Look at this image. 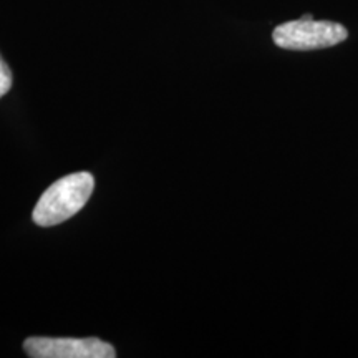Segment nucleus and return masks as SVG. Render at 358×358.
<instances>
[{
	"label": "nucleus",
	"instance_id": "1",
	"mask_svg": "<svg viewBox=\"0 0 358 358\" xmlns=\"http://www.w3.org/2000/svg\"><path fill=\"white\" fill-rule=\"evenodd\" d=\"M95 179L87 171L73 173L57 179L40 196L34 209V222L40 227H52L73 217L92 198Z\"/></svg>",
	"mask_w": 358,
	"mask_h": 358
},
{
	"label": "nucleus",
	"instance_id": "3",
	"mask_svg": "<svg viewBox=\"0 0 358 358\" xmlns=\"http://www.w3.org/2000/svg\"><path fill=\"white\" fill-rule=\"evenodd\" d=\"M24 348L32 358H115V347L96 337L52 338L30 337Z\"/></svg>",
	"mask_w": 358,
	"mask_h": 358
},
{
	"label": "nucleus",
	"instance_id": "4",
	"mask_svg": "<svg viewBox=\"0 0 358 358\" xmlns=\"http://www.w3.org/2000/svg\"><path fill=\"white\" fill-rule=\"evenodd\" d=\"M12 88V71L8 69L2 55H0V98L7 95L8 90Z\"/></svg>",
	"mask_w": 358,
	"mask_h": 358
},
{
	"label": "nucleus",
	"instance_id": "2",
	"mask_svg": "<svg viewBox=\"0 0 358 358\" xmlns=\"http://www.w3.org/2000/svg\"><path fill=\"white\" fill-rule=\"evenodd\" d=\"M348 32L343 25L330 20L299 19L275 27L272 40L284 50H320L347 40Z\"/></svg>",
	"mask_w": 358,
	"mask_h": 358
}]
</instances>
